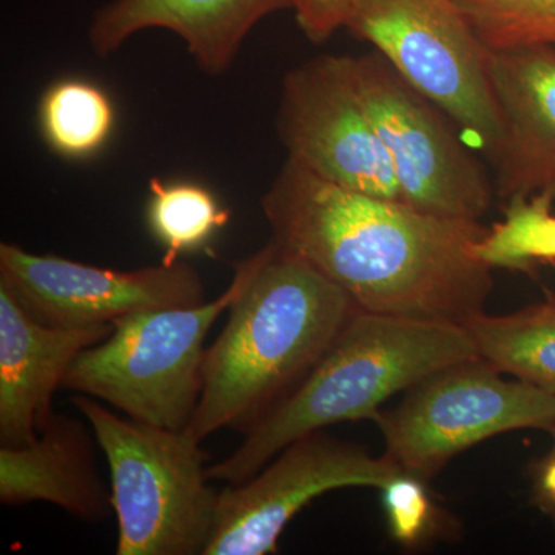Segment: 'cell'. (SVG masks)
I'll return each mask as SVG.
<instances>
[{"label":"cell","mask_w":555,"mask_h":555,"mask_svg":"<svg viewBox=\"0 0 555 555\" xmlns=\"http://www.w3.org/2000/svg\"><path fill=\"white\" fill-rule=\"evenodd\" d=\"M261 208L272 240L356 302L383 315L465 326L485 312L492 269L477 257L488 228L352 192L286 159Z\"/></svg>","instance_id":"6da1fadb"},{"label":"cell","mask_w":555,"mask_h":555,"mask_svg":"<svg viewBox=\"0 0 555 555\" xmlns=\"http://www.w3.org/2000/svg\"><path fill=\"white\" fill-rule=\"evenodd\" d=\"M228 323L204 356L203 392L185 434L203 443L247 433L302 382L356 312L306 259L270 240L258 250Z\"/></svg>","instance_id":"7a4b0ae2"},{"label":"cell","mask_w":555,"mask_h":555,"mask_svg":"<svg viewBox=\"0 0 555 555\" xmlns=\"http://www.w3.org/2000/svg\"><path fill=\"white\" fill-rule=\"evenodd\" d=\"M462 324L356 309L308 377L215 465L211 481L241 483L298 438L357 420L374 422L383 404L460 361L477 358Z\"/></svg>","instance_id":"3957f363"},{"label":"cell","mask_w":555,"mask_h":555,"mask_svg":"<svg viewBox=\"0 0 555 555\" xmlns=\"http://www.w3.org/2000/svg\"><path fill=\"white\" fill-rule=\"evenodd\" d=\"M73 404L107 456L118 555H204L219 494L208 481V455L185 430L138 422L76 393Z\"/></svg>","instance_id":"277c9868"},{"label":"cell","mask_w":555,"mask_h":555,"mask_svg":"<svg viewBox=\"0 0 555 555\" xmlns=\"http://www.w3.org/2000/svg\"><path fill=\"white\" fill-rule=\"evenodd\" d=\"M257 255L235 266L229 287L195 308L120 318L104 341L80 352L62 389L104 401L138 422L185 430L203 392L206 338L246 284Z\"/></svg>","instance_id":"5b68a950"},{"label":"cell","mask_w":555,"mask_h":555,"mask_svg":"<svg viewBox=\"0 0 555 555\" xmlns=\"http://www.w3.org/2000/svg\"><path fill=\"white\" fill-rule=\"evenodd\" d=\"M345 28L443 109L470 147L494 158L502 116L489 50L452 0H350Z\"/></svg>","instance_id":"8992f818"},{"label":"cell","mask_w":555,"mask_h":555,"mask_svg":"<svg viewBox=\"0 0 555 555\" xmlns=\"http://www.w3.org/2000/svg\"><path fill=\"white\" fill-rule=\"evenodd\" d=\"M480 357L460 361L406 390L377 418L386 456L401 473L429 480L474 444L517 429H553L555 396L506 379Z\"/></svg>","instance_id":"52a82bcc"},{"label":"cell","mask_w":555,"mask_h":555,"mask_svg":"<svg viewBox=\"0 0 555 555\" xmlns=\"http://www.w3.org/2000/svg\"><path fill=\"white\" fill-rule=\"evenodd\" d=\"M350 72L392 160L401 203L436 217L480 221L494 199V181L454 120L377 50L350 56Z\"/></svg>","instance_id":"ba28073f"},{"label":"cell","mask_w":555,"mask_h":555,"mask_svg":"<svg viewBox=\"0 0 555 555\" xmlns=\"http://www.w3.org/2000/svg\"><path fill=\"white\" fill-rule=\"evenodd\" d=\"M400 473L386 455H371L324 430L298 438L254 477L222 489L204 555L275 554L284 528L317 496L335 489H383Z\"/></svg>","instance_id":"9c48e42d"},{"label":"cell","mask_w":555,"mask_h":555,"mask_svg":"<svg viewBox=\"0 0 555 555\" xmlns=\"http://www.w3.org/2000/svg\"><path fill=\"white\" fill-rule=\"evenodd\" d=\"M276 130L287 158L317 177L401 201L392 160L360 100L347 54L313 57L284 76Z\"/></svg>","instance_id":"30bf717a"},{"label":"cell","mask_w":555,"mask_h":555,"mask_svg":"<svg viewBox=\"0 0 555 555\" xmlns=\"http://www.w3.org/2000/svg\"><path fill=\"white\" fill-rule=\"evenodd\" d=\"M0 286L28 315L53 327L113 324L145 310L206 302L198 270L179 259L124 272L31 254L11 243L0 244Z\"/></svg>","instance_id":"8fae6325"},{"label":"cell","mask_w":555,"mask_h":555,"mask_svg":"<svg viewBox=\"0 0 555 555\" xmlns=\"http://www.w3.org/2000/svg\"><path fill=\"white\" fill-rule=\"evenodd\" d=\"M488 72L502 116L496 198H555V47L489 51Z\"/></svg>","instance_id":"7c38bea8"},{"label":"cell","mask_w":555,"mask_h":555,"mask_svg":"<svg viewBox=\"0 0 555 555\" xmlns=\"http://www.w3.org/2000/svg\"><path fill=\"white\" fill-rule=\"evenodd\" d=\"M113 324L53 327L39 323L0 286V444L35 443L54 414L53 396L80 352L104 341Z\"/></svg>","instance_id":"4fadbf2b"},{"label":"cell","mask_w":555,"mask_h":555,"mask_svg":"<svg viewBox=\"0 0 555 555\" xmlns=\"http://www.w3.org/2000/svg\"><path fill=\"white\" fill-rule=\"evenodd\" d=\"M297 0H113L94 14L91 49L108 57L138 33L169 30L184 40L190 56L208 76L225 75L248 33Z\"/></svg>","instance_id":"5bb4252c"},{"label":"cell","mask_w":555,"mask_h":555,"mask_svg":"<svg viewBox=\"0 0 555 555\" xmlns=\"http://www.w3.org/2000/svg\"><path fill=\"white\" fill-rule=\"evenodd\" d=\"M0 502H46L93 524L107 518L112 491L102 481L87 426L54 412L35 443L0 447Z\"/></svg>","instance_id":"9a60e30c"},{"label":"cell","mask_w":555,"mask_h":555,"mask_svg":"<svg viewBox=\"0 0 555 555\" xmlns=\"http://www.w3.org/2000/svg\"><path fill=\"white\" fill-rule=\"evenodd\" d=\"M465 327L481 360L555 396V294L506 315L478 313Z\"/></svg>","instance_id":"2e32d148"},{"label":"cell","mask_w":555,"mask_h":555,"mask_svg":"<svg viewBox=\"0 0 555 555\" xmlns=\"http://www.w3.org/2000/svg\"><path fill=\"white\" fill-rule=\"evenodd\" d=\"M115 122L112 101L87 80L54 83L40 102V127L50 147L67 158H86L107 142Z\"/></svg>","instance_id":"e0dca14e"},{"label":"cell","mask_w":555,"mask_h":555,"mask_svg":"<svg viewBox=\"0 0 555 555\" xmlns=\"http://www.w3.org/2000/svg\"><path fill=\"white\" fill-rule=\"evenodd\" d=\"M505 204V218L478 241L477 257L488 268L521 272L555 262L554 196L537 193Z\"/></svg>","instance_id":"ac0fdd59"},{"label":"cell","mask_w":555,"mask_h":555,"mask_svg":"<svg viewBox=\"0 0 555 555\" xmlns=\"http://www.w3.org/2000/svg\"><path fill=\"white\" fill-rule=\"evenodd\" d=\"M149 219L166 247L164 262L178 261L182 251L203 246L215 230L224 228L230 211L218 206L207 189L196 184H164L150 179Z\"/></svg>","instance_id":"d6986e66"},{"label":"cell","mask_w":555,"mask_h":555,"mask_svg":"<svg viewBox=\"0 0 555 555\" xmlns=\"http://www.w3.org/2000/svg\"><path fill=\"white\" fill-rule=\"evenodd\" d=\"M489 51L555 47V0H452Z\"/></svg>","instance_id":"ffe728a7"},{"label":"cell","mask_w":555,"mask_h":555,"mask_svg":"<svg viewBox=\"0 0 555 555\" xmlns=\"http://www.w3.org/2000/svg\"><path fill=\"white\" fill-rule=\"evenodd\" d=\"M383 503L390 535L400 545L420 546L440 528V511L422 478L398 474L383 488Z\"/></svg>","instance_id":"44dd1931"},{"label":"cell","mask_w":555,"mask_h":555,"mask_svg":"<svg viewBox=\"0 0 555 555\" xmlns=\"http://www.w3.org/2000/svg\"><path fill=\"white\" fill-rule=\"evenodd\" d=\"M350 0H297L295 14L299 30L315 46H323L346 27Z\"/></svg>","instance_id":"7402d4cb"},{"label":"cell","mask_w":555,"mask_h":555,"mask_svg":"<svg viewBox=\"0 0 555 555\" xmlns=\"http://www.w3.org/2000/svg\"><path fill=\"white\" fill-rule=\"evenodd\" d=\"M537 491L545 502L555 507V452L540 463L537 474Z\"/></svg>","instance_id":"603a6c76"},{"label":"cell","mask_w":555,"mask_h":555,"mask_svg":"<svg viewBox=\"0 0 555 555\" xmlns=\"http://www.w3.org/2000/svg\"><path fill=\"white\" fill-rule=\"evenodd\" d=\"M551 434H553L554 437V448L553 451L555 452V425L553 426V429L550 430Z\"/></svg>","instance_id":"cb8c5ba5"}]
</instances>
